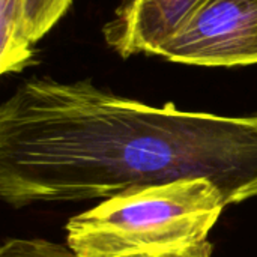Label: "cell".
<instances>
[{"label": "cell", "instance_id": "obj_1", "mask_svg": "<svg viewBox=\"0 0 257 257\" xmlns=\"http://www.w3.org/2000/svg\"><path fill=\"white\" fill-rule=\"evenodd\" d=\"M197 178L227 205L257 199V113L157 107L50 77L23 81L0 105V197L14 209Z\"/></svg>", "mask_w": 257, "mask_h": 257}, {"label": "cell", "instance_id": "obj_2", "mask_svg": "<svg viewBox=\"0 0 257 257\" xmlns=\"http://www.w3.org/2000/svg\"><path fill=\"white\" fill-rule=\"evenodd\" d=\"M227 206L208 179L120 193L71 217L66 244L83 257L157 256L208 241Z\"/></svg>", "mask_w": 257, "mask_h": 257}, {"label": "cell", "instance_id": "obj_3", "mask_svg": "<svg viewBox=\"0 0 257 257\" xmlns=\"http://www.w3.org/2000/svg\"><path fill=\"white\" fill-rule=\"evenodd\" d=\"M155 56L199 66L257 63V0H200Z\"/></svg>", "mask_w": 257, "mask_h": 257}, {"label": "cell", "instance_id": "obj_4", "mask_svg": "<svg viewBox=\"0 0 257 257\" xmlns=\"http://www.w3.org/2000/svg\"><path fill=\"white\" fill-rule=\"evenodd\" d=\"M200 0H120L114 17L104 26L107 45L123 59L157 54L182 26Z\"/></svg>", "mask_w": 257, "mask_h": 257}, {"label": "cell", "instance_id": "obj_5", "mask_svg": "<svg viewBox=\"0 0 257 257\" xmlns=\"http://www.w3.org/2000/svg\"><path fill=\"white\" fill-rule=\"evenodd\" d=\"M26 0H0V72H20L32 60Z\"/></svg>", "mask_w": 257, "mask_h": 257}, {"label": "cell", "instance_id": "obj_6", "mask_svg": "<svg viewBox=\"0 0 257 257\" xmlns=\"http://www.w3.org/2000/svg\"><path fill=\"white\" fill-rule=\"evenodd\" d=\"M72 0H26L27 35L32 42L39 41L65 15Z\"/></svg>", "mask_w": 257, "mask_h": 257}, {"label": "cell", "instance_id": "obj_7", "mask_svg": "<svg viewBox=\"0 0 257 257\" xmlns=\"http://www.w3.org/2000/svg\"><path fill=\"white\" fill-rule=\"evenodd\" d=\"M0 257H83L68 244H57L41 238H11L3 242Z\"/></svg>", "mask_w": 257, "mask_h": 257}, {"label": "cell", "instance_id": "obj_8", "mask_svg": "<svg viewBox=\"0 0 257 257\" xmlns=\"http://www.w3.org/2000/svg\"><path fill=\"white\" fill-rule=\"evenodd\" d=\"M142 257H212V245L205 241L200 242L197 245H191L182 250H176V251H169V253H163V254H157V256H142Z\"/></svg>", "mask_w": 257, "mask_h": 257}]
</instances>
